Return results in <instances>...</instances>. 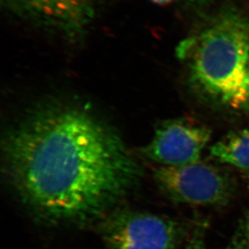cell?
Returning <instances> with one entry per match:
<instances>
[{
	"mask_svg": "<svg viewBox=\"0 0 249 249\" xmlns=\"http://www.w3.org/2000/svg\"><path fill=\"white\" fill-rule=\"evenodd\" d=\"M248 72H249V66H248Z\"/></svg>",
	"mask_w": 249,
	"mask_h": 249,
	"instance_id": "cell-12",
	"label": "cell"
},
{
	"mask_svg": "<svg viewBox=\"0 0 249 249\" xmlns=\"http://www.w3.org/2000/svg\"></svg>",
	"mask_w": 249,
	"mask_h": 249,
	"instance_id": "cell-13",
	"label": "cell"
},
{
	"mask_svg": "<svg viewBox=\"0 0 249 249\" xmlns=\"http://www.w3.org/2000/svg\"><path fill=\"white\" fill-rule=\"evenodd\" d=\"M19 13L70 36L83 33L92 16V0H6Z\"/></svg>",
	"mask_w": 249,
	"mask_h": 249,
	"instance_id": "cell-6",
	"label": "cell"
},
{
	"mask_svg": "<svg viewBox=\"0 0 249 249\" xmlns=\"http://www.w3.org/2000/svg\"><path fill=\"white\" fill-rule=\"evenodd\" d=\"M239 235L249 249V212H248L245 214V219L243 220L242 224H241Z\"/></svg>",
	"mask_w": 249,
	"mask_h": 249,
	"instance_id": "cell-9",
	"label": "cell"
},
{
	"mask_svg": "<svg viewBox=\"0 0 249 249\" xmlns=\"http://www.w3.org/2000/svg\"><path fill=\"white\" fill-rule=\"evenodd\" d=\"M212 131L203 125L178 119L163 123L141 155L160 166L178 167L200 161Z\"/></svg>",
	"mask_w": 249,
	"mask_h": 249,
	"instance_id": "cell-5",
	"label": "cell"
},
{
	"mask_svg": "<svg viewBox=\"0 0 249 249\" xmlns=\"http://www.w3.org/2000/svg\"><path fill=\"white\" fill-rule=\"evenodd\" d=\"M227 249H249L247 245H245V243L243 241L242 239L240 238V235H238V237H235L233 240L232 243L228 246Z\"/></svg>",
	"mask_w": 249,
	"mask_h": 249,
	"instance_id": "cell-10",
	"label": "cell"
},
{
	"mask_svg": "<svg viewBox=\"0 0 249 249\" xmlns=\"http://www.w3.org/2000/svg\"><path fill=\"white\" fill-rule=\"evenodd\" d=\"M209 153L219 162L249 170V130L228 132L210 148Z\"/></svg>",
	"mask_w": 249,
	"mask_h": 249,
	"instance_id": "cell-7",
	"label": "cell"
},
{
	"mask_svg": "<svg viewBox=\"0 0 249 249\" xmlns=\"http://www.w3.org/2000/svg\"><path fill=\"white\" fill-rule=\"evenodd\" d=\"M189 47L190 80L207 99L249 107V19L234 10L210 20Z\"/></svg>",
	"mask_w": 249,
	"mask_h": 249,
	"instance_id": "cell-2",
	"label": "cell"
},
{
	"mask_svg": "<svg viewBox=\"0 0 249 249\" xmlns=\"http://www.w3.org/2000/svg\"><path fill=\"white\" fill-rule=\"evenodd\" d=\"M152 1L156 3H159V4H164V3L170 2L172 0H152Z\"/></svg>",
	"mask_w": 249,
	"mask_h": 249,
	"instance_id": "cell-11",
	"label": "cell"
},
{
	"mask_svg": "<svg viewBox=\"0 0 249 249\" xmlns=\"http://www.w3.org/2000/svg\"><path fill=\"white\" fill-rule=\"evenodd\" d=\"M153 175L160 191L179 203L222 207L228 205L236 192V183L230 174L201 161L182 166H159Z\"/></svg>",
	"mask_w": 249,
	"mask_h": 249,
	"instance_id": "cell-4",
	"label": "cell"
},
{
	"mask_svg": "<svg viewBox=\"0 0 249 249\" xmlns=\"http://www.w3.org/2000/svg\"><path fill=\"white\" fill-rule=\"evenodd\" d=\"M3 150L22 202L51 223L104 219L142 175L115 132L71 107L33 113L7 135Z\"/></svg>",
	"mask_w": 249,
	"mask_h": 249,
	"instance_id": "cell-1",
	"label": "cell"
},
{
	"mask_svg": "<svg viewBox=\"0 0 249 249\" xmlns=\"http://www.w3.org/2000/svg\"><path fill=\"white\" fill-rule=\"evenodd\" d=\"M202 231L201 230L198 231L197 234L191 238L188 244L181 249H205Z\"/></svg>",
	"mask_w": 249,
	"mask_h": 249,
	"instance_id": "cell-8",
	"label": "cell"
},
{
	"mask_svg": "<svg viewBox=\"0 0 249 249\" xmlns=\"http://www.w3.org/2000/svg\"><path fill=\"white\" fill-rule=\"evenodd\" d=\"M107 249H177L186 240V224L150 212L118 210L102 222Z\"/></svg>",
	"mask_w": 249,
	"mask_h": 249,
	"instance_id": "cell-3",
	"label": "cell"
}]
</instances>
